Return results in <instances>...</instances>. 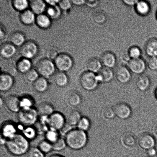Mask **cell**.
Listing matches in <instances>:
<instances>
[{"label": "cell", "mask_w": 157, "mask_h": 157, "mask_svg": "<svg viewBox=\"0 0 157 157\" xmlns=\"http://www.w3.org/2000/svg\"><path fill=\"white\" fill-rule=\"evenodd\" d=\"M6 146L8 151L15 156H22L28 153L30 149L29 140L20 133L7 140Z\"/></svg>", "instance_id": "6da1fadb"}, {"label": "cell", "mask_w": 157, "mask_h": 157, "mask_svg": "<svg viewBox=\"0 0 157 157\" xmlns=\"http://www.w3.org/2000/svg\"><path fill=\"white\" fill-rule=\"evenodd\" d=\"M67 147L74 150H81L87 145L88 137L87 133L77 128L73 129L64 138Z\"/></svg>", "instance_id": "7a4b0ae2"}, {"label": "cell", "mask_w": 157, "mask_h": 157, "mask_svg": "<svg viewBox=\"0 0 157 157\" xmlns=\"http://www.w3.org/2000/svg\"><path fill=\"white\" fill-rule=\"evenodd\" d=\"M39 116L37 109L34 107L21 109L17 114L18 121L25 127L32 126L36 124Z\"/></svg>", "instance_id": "3957f363"}, {"label": "cell", "mask_w": 157, "mask_h": 157, "mask_svg": "<svg viewBox=\"0 0 157 157\" xmlns=\"http://www.w3.org/2000/svg\"><path fill=\"white\" fill-rule=\"evenodd\" d=\"M80 82L82 88L88 91L95 90L99 83L97 75L88 71L81 75Z\"/></svg>", "instance_id": "277c9868"}, {"label": "cell", "mask_w": 157, "mask_h": 157, "mask_svg": "<svg viewBox=\"0 0 157 157\" xmlns=\"http://www.w3.org/2000/svg\"><path fill=\"white\" fill-rule=\"evenodd\" d=\"M55 67V64L51 60L47 58H44L41 59L37 63V71L43 77H48L54 74Z\"/></svg>", "instance_id": "5b68a950"}, {"label": "cell", "mask_w": 157, "mask_h": 157, "mask_svg": "<svg viewBox=\"0 0 157 157\" xmlns=\"http://www.w3.org/2000/svg\"><path fill=\"white\" fill-rule=\"evenodd\" d=\"M66 117L59 112H55L48 117L49 128L59 132L66 124Z\"/></svg>", "instance_id": "8992f818"}, {"label": "cell", "mask_w": 157, "mask_h": 157, "mask_svg": "<svg viewBox=\"0 0 157 157\" xmlns=\"http://www.w3.org/2000/svg\"><path fill=\"white\" fill-rule=\"evenodd\" d=\"M55 61V66L61 72L68 71L73 65L72 58L66 53L59 54Z\"/></svg>", "instance_id": "52a82bcc"}, {"label": "cell", "mask_w": 157, "mask_h": 157, "mask_svg": "<svg viewBox=\"0 0 157 157\" xmlns=\"http://www.w3.org/2000/svg\"><path fill=\"white\" fill-rule=\"evenodd\" d=\"M38 48L36 43L32 41H28L21 46L20 53L21 56L27 59L34 58L37 54Z\"/></svg>", "instance_id": "ba28073f"}, {"label": "cell", "mask_w": 157, "mask_h": 157, "mask_svg": "<svg viewBox=\"0 0 157 157\" xmlns=\"http://www.w3.org/2000/svg\"><path fill=\"white\" fill-rule=\"evenodd\" d=\"M113 108L115 115L120 119L127 120L131 116L132 109L128 105L125 103H119Z\"/></svg>", "instance_id": "9c48e42d"}, {"label": "cell", "mask_w": 157, "mask_h": 157, "mask_svg": "<svg viewBox=\"0 0 157 157\" xmlns=\"http://www.w3.org/2000/svg\"><path fill=\"white\" fill-rule=\"evenodd\" d=\"M128 68L132 73L135 74H144L146 69V63L142 58L132 59L128 64Z\"/></svg>", "instance_id": "30bf717a"}, {"label": "cell", "mask_w": 157, "mask_h": 157, "mask_svg": "<svg viewBox=\"0 0 157 157\" xmlns=\"http://www.w3.org/2000/svg\"><path fill=\"white\" fill-rule=\"evenodd\" d=\"M131 71L125 66L118 67L115 71V76L117 80L121 84H125L130 81L132 78Z\"/></svg>", "instance_id": "8fae6325"}, {"label": "cell", "mask_w": 157, "mask_h": 157, "mask_svg": "<svg viewBox=\"0 0 157 157\" xmlns=\"http://www.w3.org/2000/svg\"><path fill=\"white\" fill-rule=\"evenodd\" d=\"M138 144L143 150H147L156 145V140L154 137L149 134H144L141 135L138 140Z\"/></svg>", "instance_id": "7c38bea8"}, {"label": "cell", "mask_w": 157, "mask_h": 157, "mask_svg": "<svg viewBox=\"0 0 157 157\" xmlns=\"http://www.w3.org/2000/svg\"><path fill=\"white\" fill-rule=\"evenodd\" d=\"M17 133V127L13 123L6 122L1 127V136L7 140L13 137Z\"/></svg>", "instance_id": "4fadbf2b"}, {"label": "cell", "mask_w": 157, "mask_h": 157, "mask_svg": "<svg viewBox=\"0 0 157 157\" xmlns=\"http://www.w3.org/2000/svg\"><path fill=\"white\" fill-rule=\"evenodd\" d=\"M65 101L67 105L72 107H77L81 104L82 99L81 95L76 91H71L67 93Z\"/></svg>", "instance_id": "5bb4252c"}, {"label": "cell", "mask_w": 157, "mask_h": 157, "mask_svg": "<svg viewBox=\"0 0 157 157\" xmlns=\"http://www.w3.org/2000/svg\"><path fill=\"white\" fill-rule=\"evenodd\" d=\"M6 105L9 111L13 113H18L21 110L20 98L16 95H11L6 99Z\"/></svg>", "instance_id": "9a60e30c"}, {"label": "cell", "mask_w": 157, "mask_h": 157, "mask_svg": "<svg viewBox=\"0 0 157 157\" xmlns=\"http://www.w3.org/2000/svg\"><path fill=\"white\" fill-rule=\"evenodd\" d=\"M15 46L12 43L6 42L2 44L0 48V53L5 59H10L13 57L16 53Z\"/></svg>", "instance_id": "2e32d148"}, {"label": "cell", "mask_w": 157, "mask_h": 157, "mask_svg": "<svg viewBox=\"0 0 157 157\" xmlns=\"http://www.w3.org/2000/svg\"><path fill=\"white\" fill-rule=\"evenodd\" d=\"M101 61L105 67L112 69L116 65L117 59L116 56L111 52H106L101 55Z\"/></svg>", "instance_id": "e0dca14e"}, {"label": "cell", "mask_w": 157, "mask_h": 157, "mask_svg": "<svg viewBox=\"0 0 157 157\" xmlns=\"http://www.w3.org/2000/svg\"><path fill=\"white\" fill-rule=\"evenodd\" d=\"M13 84L12 76L5 73L1 74L0 76V90L1 92L8 91L13 87Z\"/></svg>", "instance_id": "ac0fdd59"}, {"label": "cell", "mask_w": 157, "mask_h": 157, "mask_svg": "<svg viewBox=\"0 0 157 157\" xmlns=\"http://www.w3.org/2000/svg\"><path fill=\"white\" fill-rule=\"evenodd\" d=\"M85 67L88 71L98 74L102 69L101 60L96 57L90 58L86 62Z\"/></svg>", "instance_id": "d6986e66"}, {"label": "cell", "mask_w": 157, "mask_h": 157, "mask_svg": "<svg viewBox=\"0 0 157 157\" xmlns=\"http://www.w3.org/2000/svg\"><path fill=\"white\" fill-rule=\"evenodd\" d=\"M99 83H108L113 80L114 76L112 69L108 67H102L97 75Z\"/></svg>", "instance_id": "ffe728a7"}, {"label": "cell", "mask_w": 157, "mask_h": 157, "mask_svg": "<svg viewBox=\"0 0 157 157\" xmlns=\"http://www.w3.org/2000/svg\"><path fill=\"white\" fill-rule=\"evenodd\" d=\"M135 84L138 90L142 92L145 91L150 87V78L147 75L144 74L140 75L136 78Z\"/></svg>", "instance_id": "44dd1931"}, {"label": "cell", "mask_w": 157, "mask_h": 157, "mask_svg": "<svg viewBox=\"0 0 157 157\" xmlns=\"http://www.w3.org/2000/svg\"><path fill=\"white\" fill-rule=\"evenodd\" d=\"M145 52L149 57H157V38H153L147 41Z\"/></svg>", "instance_id": "7402d4cb"}, {"label": "cell", "mask_w": 157, "mask_h": 157, "mask_svg": "<svg viewBox=\"0 0 157 157\" xmlns=\"http://www.w3.org/2000/svg\"><path fill=\"white\" fill-rule=\"evenodd\" d=\"M37 110L40 116L49 117L55 112L53 105L50 103L44 102L40 104Z\"/></svg>", "instance_id": "603a6c76"}, {"label": "cell", "mask_w": 157, "mask_h": 157, "mask_svg": "<svg viewBox=\"0 0 157 157\" xmlns=\"http://www.w3.org/2000/svg\"><path fill=\"white\" fill-rule=\"evenodd\" d=\"M53 79L55 84L60 87H64L67 86L69 82L68 76L64 72H57L54 75Z\"/></svg>", "instance_id": "cb8c5ba5"}, {"label": "cell", "mask_w": 157, "mask_h": 157, "mask_svg": "<svg viewBox=\"0 0 157 157\" xmlns=\"http://www.w3.org/2000/svg\"><path fill=\"white\" fill-rule=\"evenodd\" d=\"M135 7L137 13L141 16L148 14L151 10L150 4L146 1H138Z\"/></svg>", "instance_id": "d4e9b609"}, {"label": "cell", "mask_w": 157, "mask_h": 157, "mask_svg": "<svg viewBox=\"0 0 157 157\" xmlns=\"http://www.w3.org/2000/svg\"><path fill=\"white\" fill-rule=\"evenodd\" d=\"M81 113L76 110H73L67 114L66 122L72 126H77L82 118Z\"/></svg>", "instance_id": "484cf974"}, {"label": "cell", "mask_w": 157, "mask_h": 157, "mask_svg": "<svg viewBox=\"0 0 157 157\" xmlns=\"http://www.w3.org/2000/svg\"><path fill=\"white\" fill-rule=\"evenodd\" d=\"M34 88L39 93H44L47 91L48 88V82L45 78L40 77L34 82Z\"/></svg>", "instance_id": "4316f807"}, {"label": "cell", "mask_w": 157, "mask_h": 157, "mask_svg": "<svg viewBox=\"0 0 157 157\" xmlns=\"http://www.w3.org/2000/svg\"><path fill=\"white\" fill-rule=\"evenodd\" d=\"M30 7L34 13L38 15L42 14L46 9L45 3L41 0H34L31 2Z\"/></svg>", "instance_id": "83f0119b"}, {"label": "cell", "mask_w": 157, "mask_h": 157, "mask_svg": "<svg viewBox=\"0 0 157 157\" xmlns=\"http://www.w3.org/2000/svg\"><path fill=\"white\" fill-rule=\"evenodd\" d=\"M32 63L29 59L24 58L17 63L16 67L18 71L22 73H26L32 68Z\"/></svg>", "instance_id": "f1b7e54d"}, {"label": "cell", "mask_w": 157, "mask_h": 157, "mask_svg": "<svg viewBox=\"0 0 157 157\" xmlns=\"http://www.w3.org/2000/svg\"><path fill=\"white\" fill-rule=\"evenodd\" d=\"M25 36L21 32H16L12 34L10 37V40L14 46H22L25 43Z\"/></svg>", "instance_id": "f546056e"}, {"label": "cell", "mask_w": 157, "mask_h": 157, "mask_svg": "<svg viewBox=\"0 0 157 157\" xmlns=\"http://www.w3.org/2000/svg\"><path fill=\"white\" fill-rule=\"evenodd\" d=\"M20 19L23 24L26 25H30L35 21L34 13L30 10L24 11L20 15Z\"/></svg>", "instance_id": "4dcf8cb0"}, {"label": "cell", "mask_w": 157, "mask_h": 157, "mask_svg": "<svg viewBox=\"0 0 157 157\" xmlns=\"http://www.w3.org/2000/svg\"><path fill=\"white\" fill-rule=\"evenodd\" d=\"M121 142L124 147H132L136 144V140L134 136L131 134L126 133L121 136Z\"/></svg>", "instance_id": "1f68e13d"}, {"label": "cell", "mask_w": 157, "mask_h": 157, "mask_svg": "<svg viewBox=\"0 0 157 157\" xmlns=\"http://www.w3.org/2000/svg\"><path fill=\"white\" fill-rule=\"evenodd\" d=\"M36 21L37 25L41 29L48 28L51 24L50 17L47 15L43 14L38 15Z\"/></svg>", "instance_id": "d6a6232c"}, {"label": "cell", "mask_w": 157, "mask_h": 157, "mask_svg": "<svg viewBox=\"0 0 157 157\" xmlns=\"http://www.w3.org/2000/svg\"><path fill=\"white\" fill-rule=\"evenodd\" d=\"M92 19L95 24L102 25L107 21V17L105 13L102 11L97 10L92 14Z\"/></svg>", "instance_id": "836d02e7"}, {"label": "cell", "mask_w": 157, "mask_h": 157, "mask_svg": "<svg viewBox=\"0 0 157 157\" xmlns=\"http://www.w3.org/2000/svg\"><path fill=\"white\" fill-rule=\"evenodd\" d=\"M59 132L49 128L45 133V136L46 140L51 144H53L56 142L60 137Z\"/></svg>", "instance_id": "e575fe53"}, {"label": "cell", "mask_w": 157, "mask_h": 157, "mask_svg": "<svg viewBox=\"0 0 157 157\" xmlns=\"http://www.w3.org/2000/svg\"><path fill=\"white\" fill-rule=\"evenodd\" d=\"M37 132L36 129L32 126H29L24 128L22 130V134L28 140H32L36 137Z\"/></svg>", "instance_id": "d590c367"}, {"label": "cell", "mask_w": 157, "mask_h": 157, "mask_svg": "<svg viewBox=\"0 0 157 157\" xmlns=\"http://www.w3.org/2000/svg\"><path fill=\"white\" fill-rule=\"evenodd\" d=\"M77 128L84 132H87L90 128L91 122L90 119L86 117H82L76 126Z\"/></svg>", "instance_id": "8d00e7d4"}, {"label": "cell", "mask_w": 157, "mask_h": 157, "mask_svg": "<svg viewBox=\"0 0 157 157\" xmlns=\"http://www.w3.org/2000/svg\"><path fill=\"white\" fill-rule=\"evenodd\" d=\"M59 7L57 6H51L47 9V16L53 19H57L61 15V10Z\"/></svg>", "instance_id": "74e56055"}, {"label": "cell", "mask_w": 157, "mask_h": 157, "mask_svg": "<svg viewBox=\"0 0 157 157\" xmlns=\"http://www.w3.org/2000/svg\"><path fill=\"white\" fill-rule=\"evenodd\" d=\"M34 101L29 96H24L20 98L21 109H27L33 107Z\"/></svg>", "instance_id": "f35d334b"}, {"label": "cell", "mask_w": 157, "mask_h": 157, "mask_svg": "<svg viewBox=\"0 0 157 157\" xmlns=\"http://www.w3.org/2000/svg\"><path fill=\"white\" fill-rule=\"evenodd\" d=\"M101 115L104 119L108 121L113 120L116 116L113 108L110 107H104L101 110Z\"/></svg>", "instance_id": "ab89813d"}, {"label": "cell", "mask_w": 157, "mask_h": 157, "mask_svg": "<svg viewBox=\"0 0 157 157\" xmlns=\"http://www.w3.org/2000/svg\"><path fill=\"white\" fill-rule=\"evenodd\" d=\"M38 147L44 154L50 153L53 150L52 144L46 140L40 141Z\"/></svg>", "instance_id": "60d3db41"}, {"label": "cell", "mask_w": 157, "mask_h": 157, "mask_svg": "<svg viewBox=\"0 0 157 157\" xmlns=\"http://www.w3.org/2000/svg\"><path fill=\"white\" fill-rule=\"evenodd\" d=\"M14 7L19 11L24 12L27 9L29 6L28 1L26 0H15L13 1Z\"/></svg>", "instance_id": "b9f144b4"}, {"label": "cell", "mask_w": 157, "mask_h": 157, "mask_svg": "<svg viewBox=\"0 0 157 157\" xmlns=\"http://www.w3.org/2000/svg\"><path fill=\"white\" fill-rule=\"evenodd\" d=\"M67 147L64 138L60 137L56 142L52 144L53 150L55 151H62Z\"/></svg>", "instance_id": "7bdbcfd3"}, {"label": "cell", "mask_w": 157, "mask_h": 157, "mask_svg": "<svg viewBox=\"0 0 157 157\" xmlns=\"http://www.w3.org/2000/svg\"><path fill=\"white\" fill-rule=\"evenodd\" d=\"M129 55L132 59L140 58L141 51L139 47L133 46L128 49Z\"/></svg>", "instance_id": "ee69618b"}, {"label": "cell", "mask_w": 157, "mask_h": 157, "mask_svg": "<svg viewBox=\"0 0 157 157\" xmlns=\"http://www.w3.org/2000/svg\"><path fill=\"white\" fill-rule=\"evenodd\" d=\"M58 50L57 48L52 46L47 49L46 52L48 59L50 60H55L58 56Z\"/></svg>", "instance_id": "f6af8a7d"}, {"label": "cell", "mask_w": 157, "mask_h": 157, "mask_svg": "<svg viewBox=\"0 0 157 157\" xmlns=\"http://www.w3.org/2000/svg\"><path fill=\"white\" fill-rule=\"evenodd\" d=\"M25 78L30 82H34L39 78V75L37 71L32 69L25 74Z\"/></svg>", "instance_id": "bcb514c9"}, {"label": "cell", "mask_w": 157, "mask_h": 157, "mask_svg": "<svg viewBox=\"0 0 157 157\" xmlns=\"http://www.w3.org/2000/svg\"><path fill=\"white\" fill-rule=\"evenodd\" d=\"M146 64L147 67L152 71L157 70V57H149Z\"/></svg>", "instance_id": "7dc6e473"}, {"label": "cell", "mask_w": 157, "mask_h": 157, "mask_svg": "<svg viewBox=\"0 0 157 157\" xmlns=\"http://www.w3.org/2000/svg\"><path fill=\"white\" fill-rule=\"evenodd\" d=\"M27 153L28 157H45L44 154L38 147L30 148Z\"/></svg>", "instance_id": "c3c4849f"}, {"label": "cell", "mask_w": 157, "mask_h": 157, "mask_svg": "<svg viewBox=\"0 0 157 157\" xmlns=\"http://www.w3.org/2000/svg\"><path fill=\"white\" fill-rule=\"evenodd\" d=\"M4 71L5 73L12 77L15 76L18 71L17 67H15L12 63L6 65L5 67Z\"/></svg>", "instance_id": "681fc988"}, {"label": "cell", "mask_w": 157, "mask_h": 157, "mask_svg": "<svg viewBox=\"0 0 157 157\" xmlns=\"http://www.w3.org/2000/svg\"><path fill=\"white\" fill-rule=\"evenodd\" d=\"M120 58L121 62L124 64H128L129 62L132 59L130 55H129L128 50H124L122 51L120 54Z\"/></svg>", "instance_id": "f907efd6"}, {"label": "cell", "mask_w": 157, "mask_h": 157, "mask_svg": "<svg viewBox=\"0 0 157 157\" xmlns=\"http://www.w3.org/2000/svg\"><path fill=\"white\" fill-rule=\"evenodd\" d=\"M71 2L69 0H63V1H59L58 4H59L60 8L64 10H68L71 7Z\"/></svg>", "instance_id": "816d5d0a"}, {"label": "cell", "mask_w": 157, "mask_h": 157, "mask_svg": "<svg viewBox=\"0 0 157 157\" xmlns=\"http://www.w3.org/2000/svg\"><path fill=\"white\" fill-rule=\"evenodd\" d=\"M73 126L70 125V124H67V123H66L65 125H64V127H63V128L59 132H60L61 134L65 136L69 132H70L71 131L73 130Z\"/></svg>", "instance_id": "f5cc1de1"}, {"label": "cell", "mask_w": 157, "mask_h": 157, "mask_svg": "<svg viewBox=\"0 0 157 157\" xmlns=\"http://www.w3.org/2000/svg\"><path fill=\"white\" fill-rule=\"evenodd\" d=\"M87 7L91 8H95L98 7L99 4V1L97 0H89L86 1L85 4Z\"/></svg>", "instance_id": "db71d44e"}, {"label": "cell", "mask_w": 157, "mask_h": 157, "mask_svg": "<svg viewBox=\"0 0 157 157\" xmlns=\"http://www.w3.org/2000/svg\"><path fill=\"white\" fill-rule=\"evenodd\" d=\"M138 1L137 0H123L122 1L124 4L130 6H136Z\"/></svg>", "instance_id": "11a10c76"}, {"label": "cell", "mask_w": 157, "mask_h": 157, "mask_svg": "<svg viewBox=\"0 0 157 157\" xmlns=\"http://www.w3.org/2000/svg\"><path fill=\"white\" fill-rule=\"evenodd\" d=\"M157 154V150L155 147L147 150V154L150 157H155L156 156Z\"/></svg>", "instance_id": "9f6ffc18"}, {"label": "cell", "mask_w": 157, "mask_h": 157, "mask_svg": "<svg viewBox=\"0 0 157 157\" xmlns=\"http://www.w3.org/2000/svg\"><path fill=\"white\" fill-rule=\"evenodd\" d=\"M71 2L75 5L81 6L86 4V1L84 0H73Z\"/></svg>", "instance_id": "6f0895ef"}, {"label": "cell", "mask_w": 157, "mask_h": 157, "mask_svg": "<svg viewBox=\"0 0 157 157\" xmlns=\"http://www.w3.org/2000/svg\"><path fill=\"white\" fill-rule=\"evenodd\" d=\"M6 36V31L4 27H2V25L1 26V35H0V38L2 40L4 39L5 36Z\"/></svg>", "instance_id": "680465c9"}, {"label": "cell", "mask_w": 157, "mask_h": 157, "mask_svg": "<svg viewBox=\"0 0 157 157\" xmlns=\"http://www.w3.org/2000/svg\"><path fill=\"white\" fill-rule=\"evenodd\" d=\"M60 1H46V2L50 5V6H56L57 3H59Z\"/></svg>", "instance_id": "91938a15"}, {"label": "cell", "mask_w": 157, "mask_h": 157, "mask_svg": "<svg viewBox=\"0 0 157 157\" xmlns=\"http://www.w3.org/2000/svg\"><path fill=\"white\" fill-rule=\"evenodd\" d=\"M7 140L3 137L1 136V145H6V143H7Z\"/></svg>", "instance_id": "94428289"}, {"label": "cell", "mask_w": 157, "mask_h": 157, "mask_svg": "<svg viewBox=\"0 0 157 157\" xmlns=\"http://www.w3.org/2000/svg\"><path fill=\"white\" fill-rule=\"evenodd\" d=\"M48 157H64L61 155L58 154H54L53 155H50Z\"/></svg>", "instance_id": "6125c7cd"}, {"label": "cell", "mask_w": 157, "mask_h": 157, "mask_svg": "<svg viewBox=\"0 0 157 157\" xmlns=\"http://www.w3.org/2000/svg\"><path fill=\"white\" fill-rule=\"evenodd\" d=\"M154 132L155 134H156V135L157 136V122H156V124H155V127H154Z\"/></svg>", "instance_id": "be15d7a7"}, {"label": "cell", "mask_w": 157, "mask_h": 157, "mask_svg": "<svg viewBox=\"0 0 157 157\" xmlns=\"http://www.w3.org/2000/svg\"><path fill=\"white\" fill-rule=\"evenodd\" d=\"M155 96H156V98L157 99V88L156 89V90H155Z\"/></svg>", "instance_id": "e7e4bbea"}, {"label": "cell", "mask_w": 157, "mask_h": 157, "mask_svg": "<svg viewBox=\"0 0 157 157\" xmlns=\"http://www.w3.org/2000/svg\"><path fill=\"white\" fill-rule=\"evenodd\" d=\"M3 102V101H2V98H1V107H2V104H2Z\"/></svg>", "instance_id": "03108f58"}, {"label": "cell", "mask_w": 157, "mask_h": 157, "mask_svg": "<svg viewBox=\"0 0 157 157\" xmlns=\"http://www.w3.org/2000/svg\"><path fill=\"white\" fill-rule=\"evenodd\" d=\"M156 17H157V13H156Z\"/></svg>", "instance_id": "003e7915"}]
</instances>
